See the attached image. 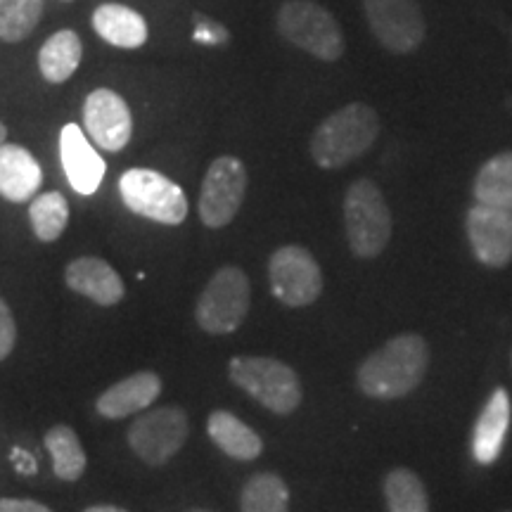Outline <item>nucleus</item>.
<instances>
[{
	"label": "nucleus",
	"instance_id": "5701e85b",
	"mask_svg": "<svg viewBox=\"0 0 512 512\" xmlns=\"http://www.w3.org/2000/svg\"><path fill=\"white\" fill-rule=\"evenodd\" d=\"M50 460H53V472L62 482H76L86 472V451H83L79 437L72 427L67 425H55L50 427L46 439Z\"/></svg>",
	"mask_w": 512,
	"mask_h": 512
},
{
	"label": "nucleus",
	"instance_id": "1a4fd4ad",
	"mask_svg": "<svg viewBox=\"0 0 512 512\" xmlns=\"http://www.w3.org/2000/svg\"><path fill=\"white\" fill-rule=\"evenodd\" d=\"M188 415L183 408L164 406L140 415L128 430V444L147 465H164L188 441Z\"/></svg>",
	"mask_w": 512,
	"mask_h": 512
},
{
	"label": "nucleus",
	"instance_id": "f704fd0d",
	"mask_svg": "<svg viewBox=\"0 0 512 512\" xmlns=\"http://www.w3.org/2000/svg\"><path fill=\"white\" fill-rule=\"evenodd\" d=\"M508 512H512V510H508Z\"/></svg>",
	"mask_w": 512,
	"mask_h": 512
},
{
	"label": "nucleus",
	"instance_id": "20e7f679",
	"mask_svg": "<svg viewBox=\"0 0 512 512\" xmlns=\"http://www.w3.org/2000/svg\"><path fill=\"white\" fill-rule=\"evenodd\" d=\"M228 375L233 384L268 408L275 415H290L302 403V382L299 375L268 356H235L228 366Z\"/></svg>",
	"mask_w": 512,
	"mask_h": 512
},
{
	"label": "nucleus",
	"instance_id": "c756f323",
	"mask_svg": "<svg viewBox=\"0 0 512 512\" xmlns=\"http://www.w3.org/2000/svg\"><path fill=\"white\" fill-rule=\"evenodd\" d=\"M0 512H53L48 505L29 498H0Z\"/></svg>",
	"mask_w": 512,
	"mask_h": 512
},
{
	"label": "nucleus",
	"instance_id": "0eeeda50",
	"mask_svg": "<svg viewBox=\"0 0 512 512\" xmlns=\"http://www.w3.org/2000/svg\"><path fill=\"white\" fill-rule=\"evenodd\" d=\"M121 200L143 219L178 226L188 216V197L181 185L152 169H128L119 181Z\"/></svg>",
	"mask_w": 512,
	"mask_h": 512
},
{
	"label": "nucleus",
	"instance_id": "bb28decb",
	"mask_svg": "<svg viewBox=\"0 0 512 512\" xmlns=\"http://www.w3.org/2000/svg\"><path fill=\"white\" fill-rule=\"evenodd\" d=\"M43 15V0H0V41L19 43L34 34Z\"/></svg>",
	"mask_w": 512,
	"mask_h": 512
},
{
	"label": "nucleus",
	"instance_id": "b1692460",
	"mask_svg": "<svg viewBox=\"0 0 512 512\" xmlns=\"http://www.w3.org/2000/svg\"><path fill=\"white\" fill-rule=\"evenodd\" d=\"M242 512H290V489L275 472H259L247 479L240 496Z\"/></svg>",
	"mask_w": 512,
	"mask_h": 512
},
{
	"label": "nucleus",
	"instance_id": "7c9ffc66",
	"mask_svg": "<svg viewBox=\"0 0 512 512\" xmlns=\"http://www.w3.org/2000/svg\"><path fill=\"white\" fill-rule=\"evenodd\" d=\"M10 458H12V465H15V470L19 472V475L31 477V475H36V472H38L36 458L31 456L29 451H24V448H12Z\"/></svg>",
	"mask_w": 512,
	"mask_h": 512
},
{
	"label": "nucleus",
	"instance_id": "39448f33",
	"mask_svg": "<svg viewBox=\"0 0 512 512\" xmlns=\"http://www.w3.org/2000/svg\"><path fill=\"white\" fill-rule=\"evenodd\" d=\"M278 34L287 43L323 62H335L344 55V36L337 19L313 0H287L275 17Z\"/></svg>",
	"mask_w": 512,
	"mask_h": 512
},
{
	"label": "nucleus",
	"instance_id": "423d86ee",
	"mask_svg": "<svg viewBox=\"0 0 512 512\" xmlns=\"http://www.w3.org/2000/svg\"><path fill=\"white\" fill-rule=\"evenodd\" d=\"M249 297H252V290L242 268H219L197 299V325L209 335H230L247 318Z\"/></svg>",
	"mask_w": 512,
	"mask_h": 512
},
{
	"label": "nucleus",
	"instance_id": "6e6552de",
	"mask_svg": "<svg viewBox=\"0 0 512 512\" xmlns=\"http://www.w3.org/2000/svg\"><path fill=\"white\" fill-rule=\"evenodd\" d=\"M271 292L280 304L290 309L311 306L323 292V271L309 249L287 245L275 249L268 261Z\"/></svg>",
	"mask_w": 512,
	"mask_h": 512
},
{
	"label": "nucleus",
	"instance_id": "393cba45",
	"mask_svg": "<svg viewBox=\"0 0 512 512\" xmlns=\"http://www.w3.org/2000/svg\"><path fill=\"white\" fill-rule=\"evenodd\" d=\"M384 501L389 512H430L425 484L408 467H396L384 477Z\"/></svg>",
	"mask_w": 512,
	"mask_h": 512
},
{
	"label": "nucleus",
	"instance_id": "f03ea898",
	"mask_svg": "<svg viewBox=\"0 0 512 512\" xmlns=\"http://www.w3.org/2000/svg\"><path fill=\"white\" fill-rule=\"evenodd\" d=\"M380 136V117L373 107L351 102L332 112L313 131L311 157L320 169H342L373 147Z\"/></svg>",
	"mask_w": 512,
	"mask_h": 512
},
{
	"label": "nucleus",
	"instance_id": "473e14b6",
	"mask_svg": "<svg viewBox=\"0 0 512 512\" xmlns=\"http://www.w3.org/2000/svg\"><path fill=\"white\" fill-rule=\"evenodd\" d=\"M5 138H8V128H5L3 121H0V145L5 143Z\"/></svg>",
	"mask_w": 512,
	"mask_h": 512
},
{
	"label": "nucleus",
	"instance_id": "9b49d317",
	"mask_svg": "<svg viewBox=\"0 0 512 512\" xmlns=\"http://www.w3.org/2000/svg\"><path fill=\"white\" fill-rule=\"evenodd\" d=\"M368 27L396 55L413 53L425 41V19L418 0H363Z\"/></svg>",
	"mask_w": 512,
	"mask_h": 512
},
{
	"label": "nucleus",
	"instance_id": "7ed1b4c3",
	"mask_svg": "<svg viewBox=\"0 0 512 512\" xmlns=\"http://www.w3.org/2000/svg\"><path fill=\"white\" fill-rule=\"evenodd\" d=\"M344 228L354 256L375 259L392 240V211L370 178H358L344 197Z\"/></svg>",
	"mask_w": 512,
	"mask_h": 512
},
{
	"label": "nucleus",
	"instance_id": "f3484780",
	"mask_svg": "<svg viewBox=\"0 0 512 512\" xmlns=\"http://www.w3.org/2000/svg\"><path fill=\"white\" fill-rule=\"evenodd\" d=\"M510 413L512 406L508 392L496 389L479 413L475 430H472V456L479 465L496 463L501 456L505 437H508Z\"/></svg>",
	"mask_w": 512,
	"mask_h": 512
},
{
	"label": "nucleus",
	"instance_id": "f8f14e48",
	"mask_svg": "<svg viewBox=\"0 0 512 512\" xmlns=\"http://www.w3.org/2000/svg\"><path fill=\"white\" fill-rule=\"evenodd\" d=\"M465 233L479 264L505 268L512 261V211L475 204L465 216Z\"/></svg>",
	"mask_w": 512,
	"mask_h": 512
},
{
	"label": "nucleus",
	"instance_id": "ddd939ff",
	"mask_svg": "<svg viewBox=\"0 0 512 512\" xmlns=\"http://www.w3.org/2000/svg\"><path fill=\"white\" fill-rule=\"evenodd\" d=\"M83 126L93 143L105 152H121L131 143L133 117L126 100L110 88H98L83 105Z\"/></svg>",
	"mask_w": 512,
	"mask_h": 512
},
{
	"label": "nucleus",
	"instance_id": "72a5a7b5",
	"mask_svg": "<svg viewBox=\"0 0 512 512\" xmlns=\"http://www.w3.org/2000/svg\"><path fill=\"white\" fill-rule=\"evenodd\" d=\"M190 512H209V510H190Z\"/></svg>",
	"mask_w": 512,
	"mask_h": 512
},
{
	"label": "nucleus",
	"instance_id": "2f4dec72",
	"mask_svg": "<svg viewBox=\"0 0 512 512\" xmlns=\"http://www.w3.org/2000/svg\"><path fill=\"white\" fill-rule=\"evenodd\" d=\"M83 512H128V510L117 508V505H91V508H86Z\"/></svg>",
	"mask_w": 512,
	"mask_h": 512
},
{
	"label": "nucleus",
	"instance_id": "f257e3e1",
	"mask_svg": "<svg viewBox=\"0 0 512 512\" xmlns=\"http://www.w3.org/2000/svg\"><path fill=\"white\" fill-rule=\"evenodd\" d=\"M430 368V347L415 332L389 339L358 366V389L377 401L403 399L418 389Z\"/></svg>",
	"mask_w": 512,
	"mask_h": 512
},
{
	"label": "nucleus",
	"instance_id": "4468645a",
	"mask_svg": "<svg viewBox=\"0 0 512 512\" xmlns=\"http://www.w3.org/2000/svg\"><path fill=\"white\" fill-rule=\"evenodd\" d=\"M60 157L64 174L79 195H93L105 178V159L93 150L86 133L76 124H67L60 133Z\"/></svg>",
	"mask_w": 512,
	"mask_h": 512
},
{
	"label": "nucleus",
	"instance_id": "c85d7f7f",
	"mask_svg": "<svg viewBox=\"0 0 512 512\" xmlns=\"http://www.w3.org/2000/svg\"><path fill=\"white\" fill-rule=\"evenodd\" d=\"M17 342V325L15 318H12L10 306L0 299V361L10 356V351L15 349Z\"/></svg>",
	"mask_w": 512,
	"mask_h": 512
},
{
	"label": "nucleus",
	"instance_id": "4be33fe9",
	"mask_svg": "<svg viewBox=\"0 0 512 512\" xmlns=\"http://www.w3.org/2000/svg\"><path fill=\"white\" fill-rule=\"evenodd\" d=\"M472 192L477 204L512 211V152L491 157L479 169Z\"/></svg>",
	"mask_w": 512,
	"mask_h": 512
},
{
	"label": "nucleus",
	"instance_id": "cd10ccee",
	"mask_svg": "<svg viewBox=\"0 0 512 512\" xmlns=\"http://www.w3.org/2000/svg\"><path fill=\"white\" fill-rule=\"evenodd\" d=\"M192 19H195V31H192V41L195 43H202V46H226L230 41V31L216 22V19L202 15V12H195Z\"/></svg>",
	"mask_w": 512,
	"mask_h": 512
},
{
	"label": "nucleus",
	"instance_id": "a211bd4d",
	"mask_svg": "<svg viewBox=\"0 0 512 512\" xmlns=\"http://www.w3.org/2000/svg\"><path fill=\"white\" fill-rule=\"evenodd\" d=\"M43 183L41 164L27 147L3 143L0 145V195L10 202L34 200Z\"/></svg>",
	"mask_w": 512,
	"mask_h": 512
},
{
	"label": "nucleus",
	"instance_id": "a878e982",
	"mask_svg": "<svg viewBox=\"0 0 512 512\" xmlns=\"http://www.w3.org/2000/svg\"><path fill=\"white\" fill-rule=\"evenodd\" d=\"M29 219L38 240L55 242L69 223V204L60 192H43L31 202Z\"/></svg>",
	"mask_w": 512,
	"mask_h": 512
},
{
	"label": "nucleus",
	"instance_id": "aec40b11",
	"mask_svg": "<svg viewBox=\"0 0 512 512\" xmlns=\"http://www.w3.org/2000/svg\"><path fill=\"white\" fill-rule=\"evenodd\" d=\"M207 434L233 460H256L264 453V441L252 427L228 411H214L207 420Z\"/></svg>",
	"mask_w": 512,
	"mask_h": 512
},
{
	"label": "nucleus",
	"instance_id": "6ab92c4d",
	"mask_svg": "<svg viewBox=\"0 0 512 512\" xmlns=\"http://www.w3.org/2000/svg\"><path fill=\"white\" fill-rule=\"evenodd\" d=\"M93 29L102 41L117 48H140L147 41L145 17L128 5L105 3L93 12Z\"/></svg>",
	"mask_w": 512,
	"mask_h": 512
},
{
	"label": "nucleus",
	"instance_id": "2eb2a0df",
	"mask_svg": "<svg viewBox=\"0 0 512 512\" xmlns=\"http://www.w3.org/2000/svg\"><path fill=\"white\" fill-rule=\"evenodd\" d=\"M69 290L83 294L100 306H117L124 299L126 287L121 275L98 256H79L64 271Z\"/></svg>",
	"mask_w": 512,
	"mask_h": 512
},
{
	"label": "nucleus",
	"instance_id": "9d476101",
	"mask_svg": "<svg viewBox=\"0 0 512 512\" xmlns=\"http://www.w3.org/2000/svg\"><path fill=\"white\" fill-rule=\"evenodd\" d=\"M247 192V169L238 157L214 159L200 190V219L207 228H226L238 216Z\"/></svg>",
	"mask_w": 512,
	"mask_h": 512
},
{
	"label": "nucleus",
	"instance_id": "dca6fc26",
	"mask_svg": "<svg viewBox=\"0 0 512 512\" xmlns=\"http://www.w3.org/2000/svg\"><path fill=\"white\" fill-rule=\"evenodd\" d=\"M159 394H162L159 375L150 373V370H140V373L126 377V380L112 384L107 392H102L95 401V411L102 418L121 420L150 408V403H155Z\"/></svg>",
	"mask_w": 512,
	"mask_h": 512
},
{
	"label": "nucleus",
	"instance_id": "412c9836",
	"mask_svg": "<svg viewBox=\"0 0 512 512\" xmlns=\"http://www.w3.org/2000/svg\"><path fill=\"white\" fill-rule=\"evenodd\" d=\"M81 57V38L72 29H62L43 43L41 53H38V69H41L43 79L48 83H64L72 79L76 69H79Z\"/></svg>",
	"mask_w": 512,
	"mask_h": 512
}]
</instances>
